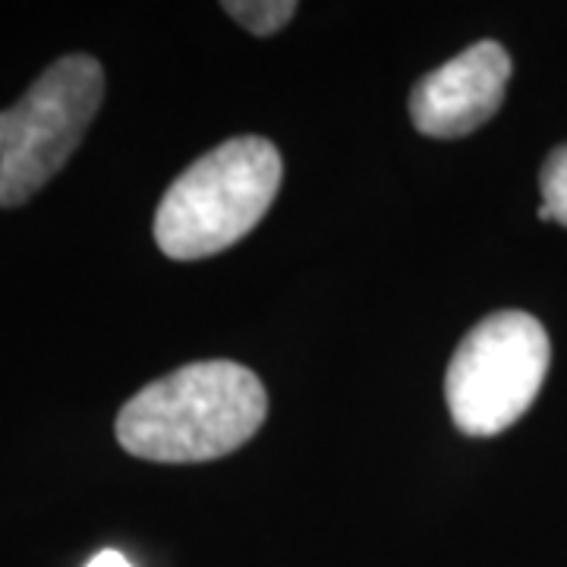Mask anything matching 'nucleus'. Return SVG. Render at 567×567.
<instances>
[{
  "mask_svg": "<svg viewBox=\"0 0 567 567\" xmlns=\"http://www.w3.org/2000/svg\"><path fill=\"white\" fill-rule=\"evenodd\" d=\"M551 344L543 322L520 309L492 312L466 331L445 375L454 425L492 439L527 413L546 382Z\"/></svg>",
  "mask_w": 567,
  "mask_h": 567,
  "instance_id": "nucleus-4",
  "label": "nucleus"
},
{
  "mask_svg": "<svg viewBox=\"0 0 567 567\" xmlns=\"http://www.w3.org/2000/svg\"><path fill=\"white\" fill-rule=\"evenodd\" d=\"M539 186H543L539 218L567 227V145H558L548 155L546 164H543V174H539Z\"/></svg>",
  "mask_w": 567,
  "mask_h": 567,
  "instance_id": "nucleus-7",
  "label": "nucleus"
},
{
  "mask_svg": "<svg viewBox=\"0 0 567 567\" xmlns=\"http://www.w3.org/2000/svg\"><path fill=\"white\" fill-rule=\"evenodd\" d=\"M104 102V70L92 54H66L0 111V208L25 205L80 148Z\"/></svg>",
  "mask_w": 567,
  "mask_h": 567,
  "instance_id": "nucleus-3",
  "label": "nucleus"
},
{
  "mask_svg": "<svg viewBox=\"0 0 567 567\" xmlns=\"http://www.w3.org/2000/svg\"><path fill=\"white\" fill-rule=\"evenodd\" d=\"M281 181V152L265 136L221 142L167 186L155 212V244L177 262L224 252L262 221Z\"/></svg>",
  "mask_w": 567,
  "mask_h": 567,
  "instance_id": "nucleus-2",
  "label": "nucleus"
},
{
  "mask_svg": "<svg viewBox=\"0 0 567 567\" xmlns=\"http://www.w3.org/2000/svg\"><path fill=\"white\" fill-rule=\"evenodd\" d=\"M262 379L230 360H203L136 391L117 413L126 454L155 464H203L244 447L265 423Z\"/></svg>",
  "mask_w": 567,
  "mask_h": 567,
  "instance_id": "nucleus-1",
  "label": "nucleus"
},
{
  "mask_svg": "<svg viewBox=\"0 0 567 567\" xmlns=\"http://www.w3.org/2000/svg\"><path fill=\"white\" fill-rule=\"evenodd\" d=\"M85 567H133L126 558H123L121 551H114V548H104V551H99L92 561Z\"/></svg>",
  "mask_w": 567,
  "mask_h": 567,
  "instance_id": "nucleus-8",
  "label": "nucleus"
},
{
  "mask_svg": "<svg viewBox=\"0 0 567 567\" xmlns=\"http://www.w3.org/2000/svg\"><path fill=\"white\" fill-rule=\"evenodd\" d=\"M224 13H230V20H237L246 32L252 35H275L281 32L287 22L293 20L297 3L293 0H234L224 3Z\"/></svg>",
  "mask_w": 567,
  "mask_h": 567,
  "instance_id": "nucleus-6",
  "label": "nucleus"
},
{
  "mask_svg": "<svg viewBox=\"0 0 567 567\" xmlns=\"http://www.w3.org/2000/svg\"><path fill=\"white\" fill-rule=\"evenodd\" d=\"M511 58L498 41H476L425 73L410 92V121L432 140H461L488 123L505 102Z\"/></svg>",
  "mask_w": 567,
  "mask_h": 567,
  "instance_id": "nucleus-5",
  "label": "nucleus"
}]
</instances>
